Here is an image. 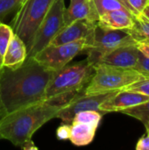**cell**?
<instances>
[{"mask_svg": "<svg viewBox=\"0 0 149 150\" xmlns=\"http://www.w3.org/2000/svg\"><path fill=\"white\" fill-rule=\"evenodd\" d=\"M54 71L33 57L17 68H0V97L8 113L47 101L46 90Z\"/></svg>", "mask_w": 149, "mask_h": 150, "instance_id": "6da1fadb", "label": "cell"}, {"mask_svg": "<svg viewBox=\"0 0 149 150\" xmlns=\"http://www.w3.org/2000/svg\"><path fill=\"white\" fill-rule=\"evenodd\" d=\"M62 104L45 101L8 113L0 125L1 139L21 147L32 140L33 134L43 125L56 118Z\"/></svg>", "mask_w": 149, "mask_h": 150, "instance_id": "7a4b0ae2", "label": "cell"}, {"mask_svg": "<svg viewBox=\"0 0 149 150\" xmlns=\"http://www.w3.org/2000/svg\"><path fill=\"white\" fill-rule=\"evenodd\" d=\"M94 73V67L87 61L66 65L54 74L46 90L47 101L55 102L68 95L75 96L84 90Z\"/></svg>", "mask_w": 149, "mask_h": 150, "instance_id": "3957f363", "label": "cell"}, {"mask_svg": "<svg viewBox=\"0 0 149 150\" xmlns=\"http://www.w3.org/2000/svg\"><path fill=\"white\" fill-rule=\"evenodd\" d=\"M54 0H25L11 20L14 34L30 48L34 35Z\"/></svg>", "mask_w": 149, "mask_h": 150, "instance_id": "277c9868", "label": "cell"}, {"mask_svg": "<svg viewBox=\"0 0 149 150\" xmlns=\"http://www.w3.org/2000/svg\"><path fill=\"white\" fill-rule=\"evenodd\" d=\"M93 67L94 73L84 88V93L124 90L144 76L134 69L118 68L103 63H97Z\"/></svg>", "mask_w": 149, "mask_h": 150, "instance_id": "5b68a950", "label": "cell"}, {"mask_svg": "<svg viewBox=\"0 0 149 150\" xmlns=\"http://www.w3.org/2000/svg\"><path fill=\"white\" fill-rule=\"evenodd\" d=\"M136 44L128 29H111L96 25L90 35V44L85 49L86 61L92 66L109 52L125 45Z\"/></svg>", "mask_w": 149, "mask_h": 150, "instance_id": "8992f818", "label": "cell"}, {"mask_svg": "<svg viewBox=\"0 0 149 150\" xmlns=\"http://www.w3.org/2000/svg\"><path fill=\"white\" fill-rule=\"evenodd\" d=\"M65 0H54L40 25L32 43L27 51V57H34L46 47L64 27Z\"/></svg>", "mask_w": 149, "mask_h": 150, "instance_id": "52a82bcc", "label": "cell"}, {"mask_svg": "<svg viewBox=\"0 0 149 150\" xmlns=\"http://www.w3.org/2000/svg\"><path fill=\"white\" fill-rule=\"evenodd\" d=\"M90 36L86 39L65 44H49L40 50L33 58L46 69L56 71L68 65L81 52L85 51L90 44Z\"/></svg>", "mask_w": 149, "mask_h": 150, "instance_id": "ba28073f", "label": "cell"}, {"mask_svg": "<svg viewBox=\"0 0 149 150\" xmlns=\"http://www.w3.org/2000/svg\"><path fill=\"white\" fill-rule=\"evenodd\" d=\"M119 91L120 90L101 93L83 92V94H76L69 99V101L62 104V106L59 111L56 118L60 119L62 121V123L71 124L74 116L79 112H100V105Z\"/></svg>", "mask_w": 149, "mask_h": 150, "instance_id": "9c48e42d", "label": "cell"}, {"mask_svg": "<svg viewBox=\"0 0 149 150\" xmlns=\"http://www.w3.org/2000/svg\"><path fill=\"white\" fill-rule=\"evenodd\" d=\"M149 100L148 96L139 92L120 90L100 105V112L104 114L112 112H121Z\"/></svg>", "mask_w": 149, "mask_h": 150, "instance_id": "30bf717a", "label": "cell"}, {"mask_svg": "<svg viewBox=\"0 0 149 150\" xmlns=\"http://www.w3.org/2000/svg\"><path fill=\"white\" fill-rule=\"evenodd\" d=\"M97 24V22H93L87 19L74 21L71 24L65 25L54 38L50 44L60 45L89 38L92 34Z\"/></svg>", "mask_w": 149, "mask_h": 150, "instance_id": "8fae6325", "label": "cell"}, {"mask_svg": "<svg viewBox=\"0 0 149 150\" xmlns=\"http://www.w3.org/2000/svg\"><path fill=\"white\" fill-rule=\"evenodd\" d=\"M140 55V50L136 44L121 46L105 54L97 63H103L113 67L124 69H134Z\"/></svg>", "mask_w": 149, "mask_h": 150, "instance_id": "7c38bea8", "label": "cell"}, {"mask_svg": "<svg viewBox=\"0 0 149 150\" xmlns=\"http://www.w3.org/2000/svg\"><path fill=\"white\" fill-rule=\"evenodd\" d=\"M63 16L64 26L80 19L97 22L99 18L93 0H69V4L65 8Z\"/></svg>", "mask_w": 149, "mask_h": 150, "instance_id": "4fadbf2b", "label": "cell"}, {"mask_svg": "<svg viewBox=\"0 0 149 150\" xmlns=\"http://www.w3.org/2000/svg\"><path fill=\"white\" fill-rule=\"evenodd\" d=\"M135 17L126 9L114 10L100 15L97 24L111 29H130L134 24Z\"/></svg>", "mask_w": 149, "mask_h": 150, "instance_id": "5bb4252c", "label": "cell"}, {"mask_svg": "<svg viewBox=\"0 0 149 150\" xmlns=\"http://www.w3.org/2000/svg\"><path fill=\"white\" fill-rule=\"evenodd\" d=\"M27 58V47L25 42L16 34H13L5 53L2 58V66L17 68Z\"/></svg>", "mask_w": 149, "mask_h": 150, "instance_id": "9a60e30c", "label": "cell"}, {"mask_svg": "<svg viewBox=\"0 0 149 150\" xmlns=\"http://www.w3.org/2000/svg\"><path fill=\"white\" fill-rule=\"evenodd\" d=\"M97 129V127L86 123L72 121L70 124V136L68 140L75 146H87L93 142Z\"/></svg>", "mask_w": 149, "mask_h": 150, "instance_id": "2e32d148", "label": "cell"}, {"mask_svg": "<svg viewBox=\"0 0 149 150\" xmlns=\"http://www.w3.org/2000/svg\"><path fill=\"white\" fill-rule=\"evenodd\" d=\"M128 31L136 43H149V21L143 15L140 14L135 17L134 24Z\"/></svg>", "mask_w": 149, "mask_h": 150, "instance_id": "e0dca14e", "label": "cell"}, {"mask_svg": "<svg viewBox=\"0 0 149 150\" xmlns=\"http://www.w3.org/2000/svg\"><path fill=\"white\" fill-rule=\"evenodd\" d=\"M126 115L131 116L141 121L144 125L149 121V100L131 108L121 111Z\"/></svg>", "mask_w": 149, "mask_h": 150, "instance_id": "ac0fdd59", "label": "cell"}, {"mask_svg": "<svg viewBox=\"0 0 149 150\" xmlns=\"http://www.w3.org/2000/svg\"><path fill=\"white\" fill-rule=\"evenodd\" d=\"M103 115L104 113L97 111H83L77 112L74 116L72 121L83 122L91 125L95 127H98Z\"/></svg>", "mask_w": 149, "mask_h": 150, "instance_id": "d6986e66", "label": "cell"}, {"mask_svg": "<svg viewBox=\"0 0 149 150\" xmlns=\"http://www.w3.org/2000/svg\"><path fill=\"white\" fill-rule=\"evenodd\" d=\"M25 0H0V21L9 16H14Z\"/></svg>", "mask_w": 149, "mask_h": 150, "instance_id": "ffe728a7", "label": "cell"}, {"mask_svg": "<svg viewBox=\"0 0 149 150\" xmlns=\"http://www.w3.org/2000/svg\"><path fill=\"white\" fill-rule=\"evenodd\" d=\"M93 2L99 16L111 11L126 9L125 5L119 0H93Z\"/></svg>", "mask_w": 149, "mask_h": 150, "instance_id": "44dd1931", "label": "cell"}, {"mask_svg": "<svg viewBox=\"0 0 149 150\" xmlns=\"http://www.w3.org/2000/svg\"><path fill=\"white\" fill-rule=\"evenodd\" d=\"M13 34H14L13 30L10 25L4 24V22L0 23V59L1 61Z\"/></svg>", "mask_w": 149, "mask_h": 150, "instance_id": "7402d4cb", "label": "cell"}, {"mask_svg": "<svg viewBox=\"0 0 149 150\" xmlns=\"http://www.w3.org/2000/svg\"><path fill=\"white\" fill-rule=\"evenodd\" d=\"M125 90L139 92L149 97V76H142L138 81L125 88Z\"/></svg>", "mask_w": 149, "mask_h": 150, "instance_id": "603a6c76", "label": "cell"}, {"mask_svg": "<svg viewBox=\"0 0 149 150\" xmlns=\"http://www.w3.org/2000/svg\"><path fill=\"white\" fill-rule=\"evenodd\" d=\"M134 69L144 76H149V58L144 55L141 51Z\"/></svg>", "mask_w": 149, "mask_h": 150, "instance_id": "cb8c5ba5", "label": "cell"}, {"mask_svg": "<svg viewBox=\"0 0 149 150\" xmlns=\"http://www.w3.org/2000/svg\"><path fill=\"white\" fill-rule=\"evenodd\" d=\"M127 2L136 16L141 14L143 10L149 4V0H127Z\"/></svg>", "mask_w": 149, "mask_h": 150, "instance_id": "d4e9b609", "label": "cell"}, {"mask_svg": "<svg viewBox=\"0 0 149 150\" xmlns=\"http://www.w3.org/2000/svg\"><path fill=\"white\" fill-rule=\"evenodd\" d=\"M70 136V124L62 123L56 130V137L60 141L68 140Z\"/></svg>", "mask_w": 149, "mask_h": 150, "instance_id": "484cf974", "label": "cell"}, {"mask_svg": "<svg viewBox=\"0 0 149 150\" xmlns=\"http://www.w3.org/2000/svg\"><path fill=\"white\" fill-rule=\"evenodd\" d=\"M137 150H149V133L147 132L137 142L136 148Z\"/></svg>", "mask_w": 149, "mask_h": 150, "instance_id": "4316f807", "label": "cell"}, {"mask_svg": "<svg viewBox=\"0 0 149 150\" xmlns=\"http://www.w3.org/2000/svg\"><path fill=\"white\" fill-rule=\"evenodd\" d=\"M138 49L147 57L149 58V43H145V42H139L137 43Z\"/></svg>", "mask_w": 149, "mask_h": 150, "instance_id": "83f0119b", "label": "cell"}, {"mask_svg": "<svg viewBox=\"0 0 149 150\" xmlns=\"http://www.w3.org/2000/svg\"><path fill=\"white\" fill-rule=\"evenodd\" d=\"M21 148L23 149H25V150H36L38 149V148L36 147V145L33 143V142L32 141V140H29V141H27V142H25L22 146H21Z\"/></svg>", "mask_w": 149, "mask_h": 150, "instance_id": "f1b7e54d", "label": "cell"}, {"mask_svg": "<svg viewBox=\"0 0 149 150\" xmlns=\"http://www.w3.org/2000/svg\"><path fill=\"white\" fill-rule=\"evenodd\" d=\"M6 115H7V112L4 108V105L1 97H0V125L3 122V120H4V118L6 117ZM0 139H1V137H0Z\"/></svg>", "mask_w": 149, "mask_h": 150, "instance_id": "f546056e", "label": "cell"}, {"mask_svg": "<svg viewBox=\"0 0 149 150\" xmlns=\"http://www.w3.org/2000/svg\"><path fill=\"white\" fill-rule=\"evenodd\" d=\"M119 2H121V3H122L124 5H125V7H126V8L128 11H131L133 14H134V13H133V10H132V8H131V6L129 5V4H128L127 0H119ZM134 15H135V14H134ZM135 16H136V15H135Z\"/></svg>", "mask_w": 149, "mask_h": 150, "instance_id": "4dcf8cb0", "label": "cell"}, {"mask_svg": "<svg viewBox=\"0 0 149 150\" xmlns=\"http://www.w3.org/2000/svg\"><path fill=\"white\" fill-rule=\"evenodd\" d=\"M141 15H143L149 21V4L143 10V11L141 12Z\"/></svg>", "mask_w": 149, "mask_h": 150, "instance_id": "1f68e13d", "label": "cell"}, {"mask_svg": "<svg viewBox=\"0 0 149 150\" xmlns=\"http://www.w3.org/2000/svg\"><path fill=\"white\" fill-rule=\"evenodd\" d=\"M144 126H145V127H146V129H147V132L149 133V121L148 122H147Z\"/></svg>", "mask_w": 149, "mask_h": 150, "instance_id": "d6a6232c", "label": "cell"}, {"mask_svg": "<svg viewBox=\"0 0 149 150\" xmlns=\"http://www.w3.org/2000/svg\"><path fill=\"white\" fill-rule=\"evenodd\" d=\"M0 23H1V21H0ZM0 67H2V61H1V59H0Z\"/></svg>", "mask_w": 149, "mask_h": 150, "instance_id": "836d02e7", "label": "cell"}, {"mask_svg": "<svg viewBox=\"0 0 149 150\" xmlns=\"http://www.w3.org/2000/svg\"><path fill=\"white\" fill-rule=\"evenodd\" d=\"M88 1H90V0H88Z\"/></svg>", "mask_w": 149, "mask_h": 150, "instance_id": "e575fe53", "label": "cell"}, {"mask_svg": "<svg viewBox=\"0 0 149 150\" xmlns=\"http://www.w3.org/2000/svg\"><path fill=\"white\" fill-rule=\"evenodd\" d=\"M0 68H1V67H0Z\"/></svg>", "mask_w": 149, "mask_h": 150, "instance_id": "d590c367", "label": "cell"}]
</instances>
